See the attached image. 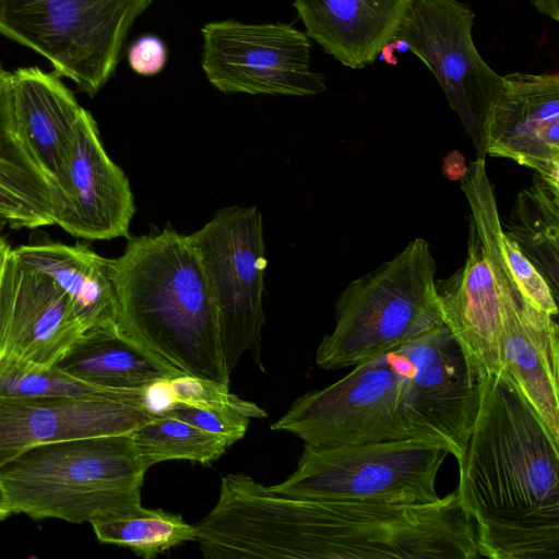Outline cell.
Here are the masks:
<instances>
[{"label": "cell", "instance_id": "cell-1", "mask_svg": "<svg viewBox=\"0 0 559 559\" xmlns=\"http://www.w3.org/2000/svg\"><path fill=\"white\" fill-rule=\"evenodd\" d=\"M478 383L456 492L480 558L559 559V442L508 380Z\"/></svg>", "mask_w": 559, "mask_h": 559}, {"label": "cell", "instance_id": "cell-2", "mask_svg": "<svg viewBox=\"0 0 559 559\" xmlns=\"http://www.w3.org/2000/svg\"><path fill=\"white\" fill-rule=\"evenodd\" d=\"M109 266L122 334L180 374L229 385L215 307L189 235L165 228L131 237Z\"/></svg>", "mask_w": 559, "mask_h": 559}, {"label": "cell", "instance_id": "cell-3", "mask_svg": "<svg viewBox=\"0 0 559 559\" xmlns=\"http://www.w3.org/2000/svg\"><path fill=\"white\" fill-rule=\"evenodd\" d=\"M147 467L132 432L32 448L0 467L13 513L74 524L141 506Z\"/></svg>", "mask_w": 559, "mask_h": 559}, {"label": "cell", "instance_id": "cell-4", "mask_svg": "<svg viewBox=\"0 0 559 559\" xmlns=\"http://www.w3.org/2000/svg\"><path fill=\"white\" fill-rule=\"evenodd\" d=\"M430 246L415 238L389 261L352 281L335 304V326L316 352L325 370L369 361L443 323Z\"/></svg>", "mask_w": 559, "mask_h": 559}, {"label": "cell", "instance_id": "cell-5", "mask_svg": "<svg viewBox=\"0 0 559 559\" xmlns=\"http://www.w3.org/2000/svg\"><path fill=\"white\" fill-rule=\"evenodd\" d=\"M153 0H0V35L45 58L94 97L112 78Z\"/></svg>", "mask_w": 559, "mask_h": 559}, {"label": "cell", "instance_id": "cell-6", "mask_svg": "<svg viewBox=\"0 0 559 559\" xmlns=\"http://www.w3.org/2000/svg\"><path fill=\"white\" fill-rule=\"evenodd\" d=\"M448 455L442 448L414 438L336 447L305 445L295 471L269 487L296 498L431 503L440 499L436 483Z\"/></svg>", "mask_w": 559, "mask_h": 559}, {"label": "cell", "instance_id": "cell-7", "mask_svg": "<svg viewBox=\"0 0 559 559\" xmlns=\"http://www.w3.org/2000/svg\"><path fill=\"white\" fill-rule=\"evenodd\" d=\"M189 238L215 307L227 372L248 352L260 364L267 263L261 212L255 206L223 207Z\"/></svg>", "mask_w": 559, "mask_h": 559}, {"label": "cell", "instance_id": "cell-8", "mask_svg": "<svg viewBox=\"0 0 559 559\" xmlns=\"http://www.w3.org/2000/svg\"><path fill=\"white\" fill-rule=\"evenodd\" d=\"M407 368L399 349L356 365L334 383L295 400L271 429L309 447L414 438L400 411Z\"/></svg>", "mask_w": 559, "mask_h": 559}, {"label": "cell", "instance_id": "cell-9", "mask_svg": "<svg viewBox=\"0 0 559 559\" xmlns=\"http://www.w3.org/2000/svg\"><path fill=\"white\" fill-rule=\"evenodd\" d=\"M474 17L459 0H414L394 40L405 41L430 69L471 138L476 157L485 158V126L503 90V78L475 47Z\"/></svg>", "mask_w": 559, "mask_h": 559}, {"label": "cell", "instance_id": "cell-10", "mask_svg": "<svg viewBox=\"0 0 559 559\" xmlns=\"http://www.w3.org/2000/svg\"><path fill=\"white\" fill-rule=\"evenodd\" d=\"M201 33V66L219 92L313 96L326 88L324 75L311 70L308 35L292 25L223 20Z\"/></svg>", "mask_w": 559, "mask_h": 559}, {"label": "cell", "instance_id": "cell-11", "mask_svg": "<svg viewBox=\"0 0 559 559\" xmlns=\"http://www.w3.org/2000/svg\"><path fill=\"white\" fill-rule=\"evenodd\" d=\"M408 368L400 411L413 437L459 462L479 408V383L449 328L442 323L397 348Z\"/></svg>", "mask_w": 559, "mask_h": 559}, {"label": "cell", "instance_id": "cell-12", "mask_svg": "<svg viewBox=\"0 0 559 559\" xmlns=\"http://www.w3.org/2000/svg\"><path fill=\"white\" fill-rule=\"evenodd\" d=\"M134 197L123 170L108 156L97 123L84 109L72 153L51 202L52 225L85 240L129 235Z\"/></svg>", "mask_w": 559, "mask_h": 559}, {"label": "cell", "instance_id": "cell-13", "mask_svg": "<svg viewBox=\"0 0 559 559\" xmlns=\"http://www.w3.org/2000/svg\"><path fill=\"white\" fill-rule=\"evenodd\" d=\"M139 391L84 397H0V467L51 442L130 433L151 420Z\"/></svg>", "mask_w": 559, "mask_h": 559}, {"label": "cell", "instance_id": "cell-14", "mask_svg": "<svg viewBox=\"0 0 559 559\" xmlns=\"http://www.w3.org/2000/svg\"><path fill=\"white\" fill-rule=\"evenodd\" d=\"M84 331L67 293L9 248L0 275V358L48 367Z\"/></svg>", "mask_w": 559, "mask_h": 559}, {"label": "cell", "instance_id": "cell-15", "mask_svg": "<svg viewBox=\"0 0 559 559\" xmlns=\"http://www.w3.org/2000/svg\"><path fill=\"white\" fill-rule=\"evenodd\" d=\"M484 131L486 155L511 159L559 188V75L512 72Z\"/></svg>", "mask_w": 559, "mask_h": 559}, {"label": "cell", "instance_id": "cell-16", "mask_svg": "<svg viewBox=\"0 0 559 559\" xmlns=\"http://www.w3.org/2000/svg\"><path fill=\"white\" fill-rule=\"evenodd\" d=\"M443 323L461 346L477 381L501 371L498 285L484 246L469 221L467 257L454 274L436 280Z\"/></svg>", "mask_w": 559, "mask_h": 559}, {"label": "cell", "instance_id": "cell-17", "mask_svg": "<svg viewBox=\"0 0 559 559\" xmlns=\"http://www.w3.org/2000/svg\"><path fill=\"white\" fill-rule=\"evenodd\" d=\"M11 82L17 134L48 179L53 197L85 108L55 71L47 72L39 67L17 68L11 72Z\"/></svg>", "mask_w": 559, "mask_h": 559}, {"label": "cell", "instance_id": "cell-18", "mask_svg": "<svg viewBox=\"0 0 559 559\" xmlns=\"http://www.w3.org/2000/svg\"><path fill=\"white\" fill-rule=\"evenodd\" d=\"M414 0H294L309 38L345 67L362 69L394 41Z\"/></svg>", "mask_w": 559, "mask_h": 559}, {"label": "cell", "instance_id": "cell-19", "mask_svg": "<svg viewBox=\"0 0 559 559\" xmlns=\"http://www.w3.org/2000/svg\"><path fill=\"white\" fill-rule=\"evenodd\" d=\"M11 250L22 262L47 274L67 293L85 331L118 328V302L108 258L84 242L71 246L43 240Z\"/></svg>", "mask_w": 559, "mask_h": 559}, {"label": "cell", "instance_id": "cell-20", "mask_svg": "<svg viewBox=\"0 0 559 559\" xmlns=\"http://www.w3.org/2000/svg\"><path fill=\"white\" fill-rule=\"evenodd\" d=\"M53 365L73 378L110 391H139L155 379L180 374L118 328L86 330Z\"/></svg>", "mask_w": 559, "mask_h": 559}, {"label": "cell", "instance_id": "cell-21", "mask_svg": "<svg viewBox=\"0 0 559 559\" xmlns=\"http://www.w3.org/2000/svg\"><path fill=\"white\" fill-rule=\"evenodd\" d=\"M503 234L545 277L559 299V188L535 174L514 199Z\"/></svg>", "mask_w": 559, "mask_h": 559}, {"label": "cell", "instance_id": "cell-22", "mask_svg": "<svg viewBox=\"0 0 559 559\" xmlns=\"http://www.w3.org/2000/svg\"><path fill=\"white\" fill-rule=\"evenodd\" d=\"M90 524L100 543L127 547L145 559L180 544L197 542L194 525L181 515L142 504L96 518Z\"/></svg>", "mask_w": 559, "mask_h": 559}, {"label": "cell", "instance_id": "cell-23", "mask_svg": "<svg viewBox=\"0 0 559 559\" xmlns=\"http://www.w3.org/2000/svg\"><path fill=\"white\" fill-rule=\"evenodd\" d=\"M0 182L51 218V186L21 141L13 115L11 72L0 62Z\"/></svg>", "mask_w": 559, "mask_h": 559}, {"label": "cell", "instance_id": "cell-24", "mask_svg": "<svg viewBox=\"0 0 559 559\" xmlns=\"http://www.w3.org/2000/svg\"><path fill=\"white\" fill-rule=\"evenodd\" d=\"M132 439L147 468L171 460L206 465L230 447L224 438L173 416L152 418L132 432Z\"/></svg>", "mask_w": 559, "mask_h": 559}, {"label": "cell", "instance_id": "cell-25", "mask_svg": "<svg viewBox=\"0 0 559 559\" xmlns=\"http://www.w3.org/2000/svg\"><path fill=\"white\" fill-rule=\"evenodd\" d=\"M118 391L104 390L63 372L11 357L0 358V397H84Z\"/></svg>", "mask_w": 559, "mask_h": 559}, {"label": "cell", "instance_id": "cell-26", "mask_svg": "<svg viewBox=\"0 0 559 559\" xmlns=\"http://www.w3.org/2000/svg\"><path fill=\"white\" fill-rule=\"evenodd\" d=\"M499 247L506 265L522 295L538 309L557 317L558 298L537 267L520 250L516 242L508 238L502 229Z\"/></svg>", "mask_w": 559, "mask_h": 559}, {"label": "cell", "instance_id": "cell-27", "mask_svg": "<svg viewBox=\"0 0 559 559\" xmlns=\"http://www.w3.org/2000/svg\"><path fill=\"white\" fill-rule=\"evenodd\" d=\"M177 404L207 407L230 406L247 413L251 418H263L266 412L257 404L230 393L228 385L190 374L170 379Z\"/></svg>", "mask_w": 559, "mask_h": 559}, {"label": "cell", "instance_id": "cell-28", "mask_svg": "<svg viewBox=\"0 0 559 559\" xmlns=\"http://www.w3.org/2000/svg\"><path fill=\"white\" fill-rule=\"evenodd\" d=\"M182 419L200 429L217 435L230 445L240 440L251 417L241 409L230 406L198 407L177 404L167 415Z\"/></svg>", "mask_w": 559, "mask_h": 559}, {"label": "cell", "instance_id": "cell-29", "mask_svg": "<svg viewBox=\"0 0 559 559\" xmlns=\"http://www.w3.org/2000/svg\"><path fill=\"white\" fill-rule=\"evenodd\" d=\"M127 58L133 72L143 76H152L164 70L168 50L159 37L143 35L129 46Z\"/></svg>", "mask_w": 559, "mask_h": 559}, {"label": "cell", "instance_id": "cell-30", "mask_svg": "<svg viewBox=\"0 0 559 559\" xmlns=\"http://www.w3.org/2000/svg\"><path fill=\"white\" fill-rule=\"evenodd\" d=\"M0 218L11 228L34 229L51 222L23 198L0 182Z\"/></svg>", "mask_w": 559, "mask_h": 559}, {"label": "cell", "instance_id": "cell-31", "mask_svg": "<svg viewBox=\"0 0 559 559\" xmlns=\"http://www.w3.org/2000/svg\"><path fill=\"white\" fill-rule=\"evenodd\" d=\"M171 378L155 379L140 389L141 405L153 418L167 415L177 405Z\"/></svg>", "mask_w": 559, "mask_h": 559}, {"label": "cell", "instance_id": "cell-32", "mask_svg": "<svg viewBox=\"0 0 559 559\" xmlns=\"http://www.w3.org/2000/svg\"><path fill=\"white\" fill-rule=\"evenodd\" d=\"M531 3L539 13L559 21V0H531Z\"/></svg>", "mask_w": 559, "mask_h": 559}, {"label": "cell", "instance_id": "cell-33", "mask_svg": "<svg viewBox=\"0 0 559 559\" xmlns=\"http://www.w3.org/2000/svg\"><path fill=\"white\" fill-rule=\"evenodd\" d=\"M13 513L10 500L5 492L2 481L0 480V522L8 519Z\"/></svg>", "mask_w": 559, "mask_h": 559}, {"label": "cell", "instance_id": "cell-34", "mask_svg": "<svg viewBox=\"0 0 559 559\" xmlns=\"http://www.w3.org/2000/svg\"><path fill=\"white\" fill-rule=\"evenodd\" d=\"M9 248L10 247L8 246L3 251L0 252V275H1V272H2V267H3L4 257H5V253H7Z\"/></svg>", "mask_w": 559, "mask_h": 559}, {"label": "cell", "instance_id": "cell-35", "mask_svg": "<svg viewBox=\"0 0 559 559\" xmlns=\"http://www.w3.org/2000/svg\"><path fill=\"white\" fill-rule=\"evenodd\" d=\"M2 225V223H0V226ZM8 247V243L5 242V240L2 238L1 236V233H0V252L3 251L5 248Z\"/></svg>", "mask_w": 559, "mask_h": 559}, {"label": "cell", "instance_id": "cell-36", "mask_svg": "<svg viewBox=\"0 0 559 559\" xmlns=\"http://www.w3.org/2000/svg\"><path fill=\"white\" fill-rule=\"evenodd\" d=\"M0 223H2V224H3V222L1 221V218H0Z\"/></svg>", "mask_w": 559, "mask_h": 559}]
</instances>
